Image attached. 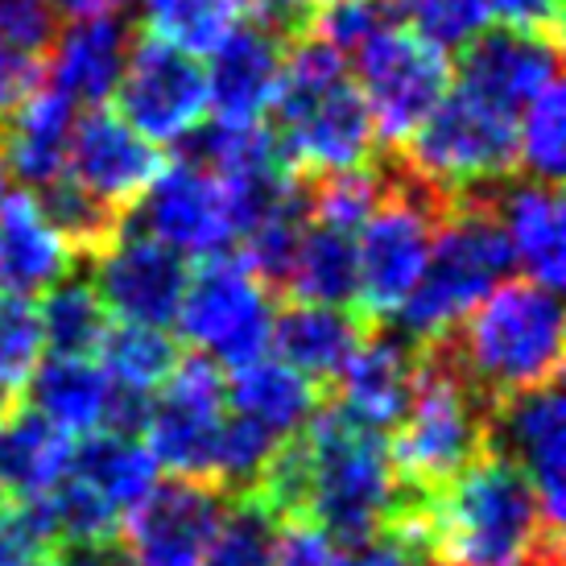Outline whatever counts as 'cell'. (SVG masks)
Returning a JSON list of instances; mask_svg holds the SVG:
<instances>
[{"instance_id":"1","label":"cell","mask_w":566,"mask_h":566,"mask_svg":"<svg viewBox=\"0 0 566 566\" xmlns=\"http://www.w3.org/2000/svg\"><path fill=\"white\" fill-rule=\"evenodd\" d=\"M409 513L430 566H563V534L517 463L492 447Z\"/></svg>"},{"instance_id":"2","label":"cell","mask_w":566,"mask_h":566,"mask_svg":"<svg viewBox=\"0 0 566 566\" xmlns=\"http://www.w3.org/2000/svg\"><path fill=\"white\" fill-rule=\"evenodd\" d=\"M298 455V517L315 521L335 546H356L385 534L406 513V492L389 439L364 430L339 409L315 413L294 434Z\"/></svg>"},{"instance_id":"3","label":"cell","mask_w":566,"mask_h":566,"mask_svg":"<svg viewBox=\"0 0 566 566\" xmlns=\"http://www.w3.org/2000/svg\"><path fill=\"white\" fill-rule=\"evenodd\" d=\"M442 352L488 401H509L558 385L563 302L537 282H501L463 318Z\"/></svg>"},{"instance_id":"4","label":"cell","mask_w":566,"mask_h":566,"mask_svg":"<svg viewBox=\"0 0 566 566\" xmlns=\"http://www.w3.org/2000/svg\"><path fill=\"white\" fill-rule=\"evenodd\" d=\"M273 142L298 174H339L373 158V120L339 50L318 38L285 50L273 95Z\"/></svg>"},{"instance_id":"5","label":"cell","mask_w":566,"mask_h":566,"mask_svg":"<svg viewBox=\"0 0 566 566\" xmlns=\"http://www.w3.org/2000/svg\"><path fill=\"white\" fill-rule=\"evenodd\" d=\"M394 430L389 459L397 475L409 492L426 496L492 447V409L442 344H434L418 352L413 394Z\"/></svg>"},{"instance_id":"6","label":"cell","mask_w":566,"mask_h":566,"mask_svg":"<svg viewBox=\"0 0 566 566\" xmlns=\"http://www.w3.org/2000/svg\"><path fill=\"white\" fill-rule=\"evenodd\" d=\"M509 273L513 252L492 207L480 199L451 203L439 220L422 282L413 285L406 306L394 315L397 327L413 347L442 344L496 285L509 282Z\"/></svg>"},{"instance_id":"7","label":"cell","mask_w":566,"mask_h":566,"mask_svg":"<svg viewBox=\"0 0 566 566\" xmlns=\"http://www.w3.org/2000/svg\"><path fill=\"white\" fill-rule=\"evenodd\" d=\"M158 484V463L137 434L95 430L75 442L59 488L33 504L50 542H104L116 537L125 517Z\"/></svg>"},{"instance_id":"8","label":"cell","mask_w":566,"mask_h":566,"mask_svg":"<svg viewBox=\"0 0 566 566\" xmlns=\"http://www.w3.org/2000/svg\"><path fill=\"white\" fill-rule=\"evenodd\" d=\"M451 199L413 174H389L373 216L356 228V298L364 318H394L422 282L430 244Z\"/></svg>"},{"instance_id":"9","label":"cell","mask_w":566,"mask_h":566,"mask_svg":"<svg viewBox=\"0 0 566 566\" xmlns=\"http://www.w3.org/2000/svg\"><path fill=\"white\" fill-rule=\"evenodd\" d=\"M409 166L426 187L455 199L496 187L517 170V116L451 83L442 104L409 137Z\"/></svg>"},{"instance_id":"10","label":"cell","mask_w":566,"mask_h":566,"mask_svg":"<svg viewBox=\"0 0 566 566\" xmlns=\"http://www.w3.org/2000/svg\"><path fill=\"white\" fill-rule=\"evenodd\" d=\"M352 80L360 87L373 133L389 145H406L451 92L447 50L394 17L352 50Z\"/></svg>"},{"instance_id":"11","label":"cell","mask_w":566,"mask_h":566,"mask_svg":"<svg viewBox=\"0 0 566 566\" xmlns=\"http://www.w3.org/2000/svg\"><path fill=\"white\" fill-rule=\"evenodd\" d=\"M273 315L277 311L269 298V285L240 256L220 252L207 256L187 277L174 327L199 347V356L237 368L269 352Z\"/></svg>"},{"instance_id":"12","label":"cell","mask_w":566,"mask_h":566,"mask_svg":"<svg viewBox=\"0 0 566 566\" xmlns=\"http://www.w3.org/2000/svg\"><path fill=\"white\" fill-rule=\"evenodd\" d=\"M145 447L158 468L178 480H199L216 488L220 442L228 430V394L220 364L207 356L178 360L145 409Z\"/></svg>"},{"instance_id":"13","label":"cell","mask_w":566,"mask_h":566,"mask_svg":"<svg viewBox=\"0 0 566 566\" xmlns=\"http://www.w3.org/2000/svg\"><path fill=\"white\" fill-rule=\"evenodd\" d=\"M116 104L128 125L154 145H182L207 116V71L195 54L166 46L158 38H137L128 46L116 83Z\"/></svg>"},{"instance_id":"14","label":"cell","mask_w":566,"mask_h":566,"mask_svg":"<svg viewBox=\"0 0 566 566\" xmlns=\"http://www.w3.org/2000/svg\"><path fill=\"white\" fill-rule=\"evenodd\" d=\"M142 232L178 256H220L237 244V211L216 174L190 158L161 166L142 199Z\"/></svg>"},{"instance_id":"15","label":"cell","mask_w":566,"mask_h":566,"mask_svg":"<svg viewBox=\"0 0 566 566\" xmlns=\"http://www.w3.org/2000/svg\"><path fill=\"white\" fill-rule=\"evenodd\" d=\"M220 488L199 480H166L145 492L120 525L125 554L133 566H203L223 521Z\"/></svg>"},{"instance_id":"16","label":"cell","mask_w":566,"mask_h":566,"mask_svg":"<svg viewBox=\"0 0 566 566\" xmlns=\"http://www.w3.org/2000/svg\"><path fill=\"white\" fill-rule=\"evenodd\" d=\"M187 256L145 232H116L95 252V294L120 323L170 331L187 290Z\"/></svg>"},{"instance_id":"17","label":"cell","mask_w":566,"mask_h":566,"mask_svg":"<svg viewBox=\"0 0 566 566\" xmlns=\"http://www.w3.org/2000/svg\"><path fill=\"white\" fill-rule=\"evenodd\" d=\"M161 166L166 161H161L158 145L145 142L142 133L108 104L87 108L75 120L71 149H66V178L80 182L92 199H99L112 211L125 216L149 190Z\"/></svg>"},{"instance_id":"18","label":"cell","mask_w":566,"mask_h":566,"mask_svg":"<svg viewBox=\"0 0 566 566\" xmlns=\"http://www.w3.org/2000/svg\"><path fill=\"white\" fill-rule=\"evenodd\" d=\"M25 385H30L33 413H42L71 439H83L95 430L137 434L149 409L145 397L120 394L95 356H42Z\"/></svg>"},{"instance_id":"19","label":"cell","mask_w":566,"mask_h":566,"mask_svg":"<svg viewBox=\"0 0 566 566\" xmlns=\"http://www.w3.org/2000/svg\"><path fill=\"white\" fill-rule=\"evenodd\" d=\"M492 439H501V455L517 463L530 480L542 513L563 534L566 517V401L558 385L517 394L492 409Z\"/></svg>"},{"instance_id":"20","label":"cell","mask_w":566,"mask_h":566,"mask_svg":"<svg viewBox=\"0 0 566 566\" xmlns=\"http://www.w3.org/2000/svg\"><path fill=\"white\" fill-rule=\"evenodd\" d=\"M459 59V87L517 116L546 83L558 80V38L542 30H484L475 33Z\"/></svg>"},{"instance_id":"21","label":"cell","mask_w":566,"mask_h":566,"mask_svg":"<svg viewBox=\"0 0 566 566\" xmlns=\"http://www.w3.org/2000/svg\"><path fill=\"white\" fill-rule=\"evenodd\" d=\"M207 112L216 125L252 128L265 125L277 80H282L285 46L273 25H237L220 42V50L207 54Z\"/></svg>"},{"instance_id":"22","label":"cell","mask_w":566,"mask_h":566,"mask_svg":"<svg viewBox=\"0 0 566 566\" xmlns=\"http://www.w3.org/2000/svg\"><path fill=\"white\" fill-rule=\"evenodd\" d=\"M413 377H418V347L406 335L389 331L360 335V344L352 347L344 368L335 373L339 413L364 430L385 434L401 422L413 394Z\"/></svg>"},{"instance_id":"23","label":"cell","mask_w":566,"mask_h":566,"mask_svg":"<svg viewBox=\"0 0 566 566\" xmlns=\"http://www.w3.org/2000/svg\"><path fill=\"white\" fill-rule=\"evenodd\" d=\"M128 46L133 38L120 13L104 9V13L71 17V25L54 33L50 42V87L63 92L71 104H87V108L108 104L125 71Z\"/></svg>"},{"instance_id":"24","label":"cell","mask_w":566,"mask_h":566,"mask_svg":"<svg viewBox=\"0 0 566 566\" xmlns=\"http://www.w3.org/2000/svg\"><path fill=\"white\" fill-rule=\"evenodd\" d=\"M492 216L501 223L513 269H525L530 277L546 290H563L566 282V211L563 195L554 182H509L501 199L492 203Z\"/></svg>"},{"instance_id":"25","label":"cell","mask_w":566,"mask_h":566,"mask_svg":"<svg viewBox=\"0 0 566 566\" xmlns=\"http://www.w3.org/2000/svg\"><path fill=\"white\" fill-rule=\"evenodd\" d=\"M75 108L80 104H71L63 92L33 87L17 108L4 112L9 120H4V137H0V161H4L9 178L38 190L63 178L71 133L80 120Z\"/></svg>"},{"instance_id":"26","label":"cell","mask_w":566,"mask_h":566,"mask_svg":"<svg viewBox=\"0 0 566 566\" xmlns=\"http://www.w3.org/2000/svg\"><path fill=\"white\" fill-rule=\"evenodd\" d=\"M75 249L59 237L46 211L30 195H9L0 207V290L38 298L71 273Z\"/></svg>"},{"instance_id":"27","label":"cell","mask_w":566,"mask_h":566,"mask_svg":"<svg viewBox=\"0 0 566 566\" xmlns=\"http://www.w3.org/2000/svg\"><path fill=\"white\" fill-rule=\"evenodd\" d=\"M223 394H228V409L237 418L265 430L269 439L277 442L302 434L306 422L318 413L315 380H306L285 360L269 356V352L249 364H237L232 380L223 385Z\"/></svg>"},{"instance_id":"28","label":"cell","mask_w":566,"mask_h":566,"mask_svg":"<svg viewBox=\"0 0 566 566\" xmlns=\"http://www.w3.org/2000/svg\"><path fill=\"white\" fill-rule=\"evenodd\" d=\"M360 318L347 306L294 302L282 315H273L269 347L277 360H285L306 380H335V373L352 356V347L360 344Z\"/></svg>"},{"instance_id":"29","label":"cell","mask_w":566,"mask_h":566,"mask_svg":"<svg viewBox=\"0 0 566 566\" xmlns=\"http://www.w3.org/2000/svg\"><path fill=\"white\" fill-rule=\"evenodd\" d=\"M75 439L50 426L42 413L21 409L0 422V492L13 504H38L66 475Z\"/></svg>"},{"instance_id":"30","label":"cell","mask_w":566,"mask_h":566,"mask_svg":"<svg viewBox=\"0 0 566 566\" xmlns=\"http://www.w3.org/2000/svg\"><path fill=\"white\" fill-rule=\"evenodd\" d=\"M282 285L294 294V302L352 306L356 298V232L306 220Z\"/></svg>"},{"instance_id":"31","label":"cell","mask_w":566,"mask_h":566,"mask_svg":"<svg viewBox=\"0 0 566 566\" xmlns=\"http://www.w3.org/2000/svg\"><path fill=\"white\" fill-rule=\"evenodd\" d=\"M95 360H99V368L108 373V380L120 394L149 401L166 385V377H170L174 364L182 356H178V344L170 339V331L120 323V327H108Z\"/></svg>"},{"instance_id":"32","label":"cell","mask_w":566,"mask_h":566,"mask_svg":"<svg viewBox=\"0 0 566 566\" xmlns=\"http://www.w3.org/2000/svg\"><path fill=\"white\" fill-rule=\"evenodd\" d=\"M38 315H42L50 356H95L112 327V315L104 311L95 285L80 277H63L50 285Z\"/></svg>"},{"instance_id":"33","label":"cell","mask_w":566,"mask_h":566,"mask_svg":"<svg viewBox=\"0 0 566 566\" xmlns=\"http://www.w3.org/2000/svg\"><path fill=\"white\" fill-rule=\"evenodd\" d=\"M145 30L166 46L203 59L240 25L237 0H142Z\"/></svg>"},{"instance_id":"34","label":"cell","mask_w":566,"mask_h":566,"mask_svg":"<svg viewBox=\"0 0 566 566\" xmlns=\"http://www.w3.org/2000/svg\"><path fill=\"white\" fill-rule=\"evenodd\" d=\"M517 166L537 182H554L566 170V92L563 80L546 83L517 112Z\"/></svg>"},{"instance_id":"35","label":"cell","mask_w":566,"mask_h":566,"mask_svg":"<svg viewBox=\"0 0 566 566\" xmlns=\"http://www.w3.org/2000/svg\"><path fill=\"white\" fill-rule=\"evenodd\" d=\"M42 211H46V220L59 228V237L71 244L75 252H99L108 244L120 228H125V216L120 211H112L104 207L99 199H92L80 182H71V178H54L50 187H42Z\"/></svg>"},{"instance_id":"36","label":"cell","mask_w":566,"mask_h":566,"mask_svg":"<svg viewBox=\"0 0 566 566\" xmlns=\"http://www.w3.org/2000/svg\"><path fill=\"white\" fill-rule=\"evenodd\" d=\"M385 187H389V174L368 166V161L339 174H323L315 195H306V216L315 223H327V228L356 232L373 216V207L380 203Z\"/></svg>"},{"instance_id":"37","label":"cell","mask_w":566,"mask_h":566,"mask_svg":"<svg viewBox=\"0 0 566 566\" xmlns=\"http://www.w3.org/2000/svg\"><path fill=\"white\" fill-rule=\"evenodd\" d=\"M203 566H277V517L256 496L223 509Z\"/></svg>"},{"instance_id":"38","label":"cell","mask_w":566,"mask_h":566,"mask_svg":"<svg viewBox=\"0 0 566 566\" xmlns=\"http://www.w3.org/2000/svg\"><path fill=\"white\" fill-rule=\"evenodd\" d=\"M46 356V335L38 302L0 290V385L13 394L33 377V368Z\"/></svg>"},{"instance_id":"39","label":"cell","mask_w":566,"mask_h":566,"mask_svg":"<svg viewBox=\"0 0 566 566\" xmlns=\"http://www.w3.org/2000/svg\"><path fill=\"white\" fill-rule=\"evenodd\" d=\"M406 9L409 25L422 30L442 50L468 46L475 33H484L488 21H492L488 0H406Z\"/></svg>"},{"instance_id":"40","label":"cell","mask_w":566,"mask_h":566,"mask_svg":"<svg viewBox=\"0 0 566 566\" xmlns=\"http://www.w3.org/2000/svg\"><path fill=\"white\" fill-rule=\"evenodd\" d=\"M385 21H389L385 0H323V9L311 17V33H315L318 42H327L331 50L352 54Z\"/></svg>"},{"instance_id":"41","label":"cell","mask_w":566,"mask_h":566,"mask_svg":"<svg viewBox=\"0 0 566 566\" xmlns=\"http://www.w3.org/2000/svg\"><path fill=\"white\" fill-rule=\"evenodd\" d=\"M59 33V13L50 0H0V42L17 46L25 54H42L50 50Z\"/></svg>"},{"instance_id":"42","label":"cell","mask_w":566,"mask_h":566,"mask_svg":"<svg viewBox=\"0 0 566 566\" xmlns=\"http://www.w3.org/2000/svg\"><path fill=\"white\" fill-rule=\"evenodd\" d=\"M50 546V534L33 504L0 509V566H30Z\"/></svg>"},{"instance_id":"43","label":"cell","mask_w":566,"mask_h":566,"mask_svg":"<svg viewBox=\"0 0 566 566\" xmlns=\"http://www.w3.org/2000/svg\"><path fill=\"white\" fill-rule=\"evenodd\" d=\"M335 551L339 546L318 530L315 521L277 517V566H331Z\"/></svg>"},{"instance_id":"44","label":"cell","mask_w":566,"mask_h":566,"mask_svg":"<svg viewBox=\"0 0 566 566\" xmlns=\"http://www.w3.org/2000/svg\"><path fill=\"white\" fill-rule=\"evenodd\" d=\"M33 87H38V59L0 42V116L17 108Z\"/></svg>"},{"instance_id":"45","label":"cell","mask_w":566,"mask_h":566,"mask_svg":"<svg viewBox=\"0 0 566 566\" xmlns=\"http://www.w3.org/2000/svg\"><path fill=\"white\" fill-rule=\"evenodd\" d=\"M488 9H492V17H501L504 25H513V30L558 33L563 0H488Z\"/></svg>"},{"instance_id":"46","label":"cell","mask_w":566,"mask_h":566,"mask_svg":"<svg viewBox=\"0 0 566 566\" xmlns=\"http://www.w3.org/2000/svg\"><path fill=\"white\" fill-rule=\"evenodd\" d=\"M249 9L273 30H298V25H311V17L323 9V0H252Z\"/></svg>"},{"instance_id":"47","label":"cell","mask_w":566,"mask_h":566,"mask_svg":"<svg viewBox=\"0 0 566 566\" xmlns=\"http://www.w3.org/2000/svg\"><path fill=\"white\" fill-rule=\"evenodd\" d=\"M54 566H133V563H128L125 546L116 537H104V542H75V546H66L63 558Z\"/></svg>"},{"instance_id":"48","label":"cell","mask_w":566,"mask_h":566,"mask_svg":"<svg viewBox=\"0 0 566 566\" xmlns=\"http://www.w3.org/2000/svg\"><path fill=\"white\" fill-rule=\"evenodd\" d=\"M54 4V13H66V17H83V13H104V9H125V4H142V0H50Z\"/></svg>"},{"instance_id":"49","label":"cell","mask_w":566,"mask_h":566,"mask_svg":"<svg viewBox=\"0 0 566 566\" xmlns=\"http://www.w3.org/2000/svg\"><path fill=\"white\" fill-rule=\"evenodd\" d=\"M9 182H13V178H9V170H4V161H0V207H4V199L13 195V190H9Z\"/></svg>"},{"instance_id":"50","label":"cell","mask_w":566,"mask_h":566,"mask_svg":"<svg viewBox=\"0 0 566 566\" xmlns=\"http://www.w3.org/2000/svg\"><path fill=\"white\" fill-rule=\"evenodd\" d=\"M9 401H13V394H9V389H4V385H0V422H4V418H9Z\"/></svg>"},{"instance_id":"51","label":"cell","mask_w":566,"mask_h":566,"mask_svg":"<svg viewBox=\"0 0 566 566\" xmlns=\"http://www.w3.org/2000/svg\"><path fill=\"white\" fill-rule=\"evenodd\" d=\"M30 566H54V563H46V558H38V563H30Z\"/></svg>"},{"instance_id":"52","label":"cell","mask_w":566,"mask_h":566,"mask_svg":"<svg viewBox=\"0 0 566 566\" xmlns=\"http://www.w3.org/2000/svg\"><path fill=\"white\" fill-rule=\"evenodd\" d=\"M237 4H240V9H249V4H252V0H237Z\"/></svg>"},{"instance_id":"53","label":"cell","mask_w":566,"mask_h":566,"mask_svg":"<svg viewBox=\"0 0 566 566\" xmlns=\"http://www.w3.org/2000/svg\"><path fill=\"white\" fill-rule=\"evenodd\" d=\"M0 509H4V492H0Z\"/></svg>"}]
</instances>
